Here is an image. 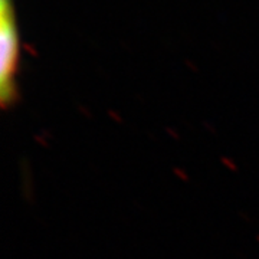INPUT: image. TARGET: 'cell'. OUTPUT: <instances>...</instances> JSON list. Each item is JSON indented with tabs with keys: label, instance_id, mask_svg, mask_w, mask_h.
<instances>
[{
	"label": "cell",
	"instance_id": "obj_1",
	"mask_svg": "<svg viewBox=\"0 0 259 259\" xmlns=\"http://www.w3.org/2000/svg\"><path fill=\"white\" fill-rule=\"evenodd\" d=\"M19 33L12 0H0V101L8 108L18 98Z\"/></svg>",
	"mask_w": 259,
	"mask_h": 259
}]
</instances>
